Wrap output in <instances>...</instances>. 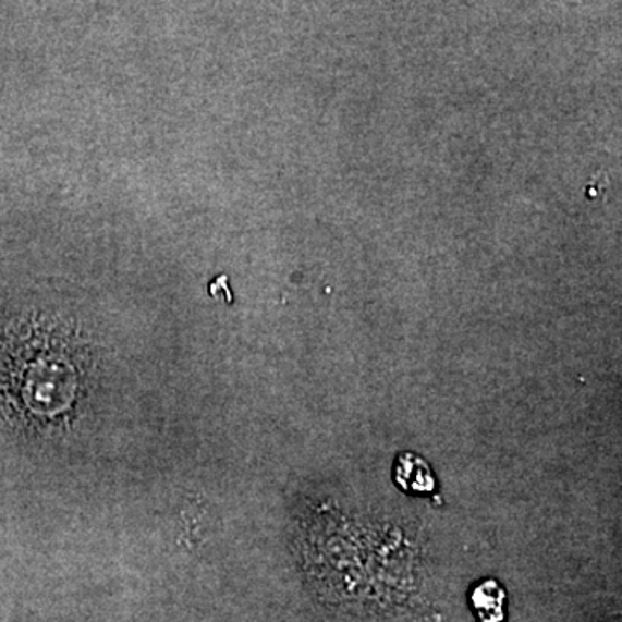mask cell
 Listing matches in <instances>:
<instances>
[{
	"instance_id": "obj_1",
	"label": "cell",
	"mask_w": 622,
	"mask_h": 622,
	"mask_svg": "<svg viewBox=\"0 0 622 622\" xmlns=\"http://www.w3.org/2000/svg\"><path fill=\"white\" fill-rule=\"evenodd\" d=\"M394 483L408 493L427 495L436 489V477L429 464L412 451L401 453L394 465Z\"/></svg>"
},
{
	"instance_id": "obj_2",
	"label": "cell",
	"mask_w": 622,
	"mask_h": 622,
	"mask_svg": "<svg viewBox=\"0 0 622 622\" xmlns=\"http://www.w3.org/2000/svg\"><path fill=\"white\" fill-rule=\"evenodd\" d=\"M471 601L480 622H503L505 619L507 594L497 581H480L471 594Z\"/></svg>"
}]
</instances>
